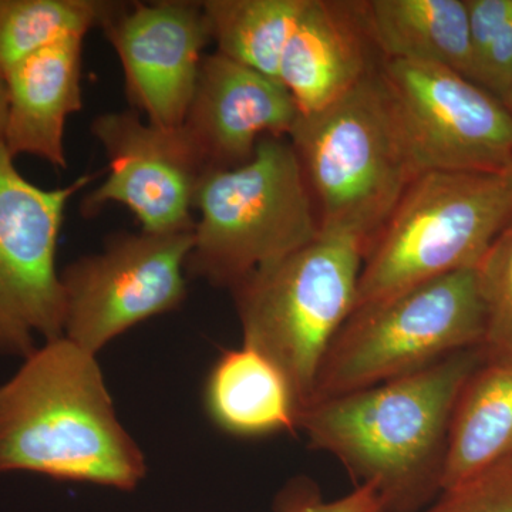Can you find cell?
<instances>
[{"mask_svg": "<svg viewBox=\"0 0 512 512\" xmlns=\"http://www.w3.org/2000/svg\"><path fill=\"white\" fill-rule=\"evenodd\" d=\"M481 353L461 350L413 375L311 403L298 430L356 487L372 485L383 512H420L441 493L451 416Z\"/></svg>", "mask_w": 512, "mask_h": 512, "instance_id": "6da1fadb", "label": "cell"}, {"mask_svg": "<svg viewBox=\"0 0 512 512\" xmlns=\"http://www.w3.org/2000/svg\"><path fill=\"white\" fill-rule=\"evenodd\" d=\"M131 491L146 457L121 426L97 355L49 340L0 386V473Z\"/></svg>", "mask_w": 512, "mask_h": 512, "instance_id": "7a4b0ae2", "label": "cell"}, {"mask_svg": "<svg viewBox=\"0 0 512 512\" xmlns=\"http://www.w3.org/2000/svg\"><path fill=\"white\" fill-rule=\"evenodd\" d=\"M380 66L335 103L299 114L288 134L320 231L367 245L417 177Z\"/></svg>", "mask_w": 512, "mask_h": 512, "instance_id": "3957f363", "label": "cell"}, {"mask_svg": "<svg viewBox=\"0 0 512 512\" xmlns=\"http://www.w3.org/2000/svg\"><path fill=\"white\" fill-rule=\"evenodd\" d=\"M194 211L185 272L229 291L320 234L315 202L288 137L266 136L248 163L204 174Z\"/></svg>", "mask_w": 512, "mask_h": 512, "instance_id": "277c9868", "label": "cell"}, {"mask_svg": "<svg viewBox=\"0 0 512 512\" xmlns=\"http://www.w3.org/2000/svg\"><path fill=\"white\" fill-rule=\"evenodd\" d=\"M367 244L342 232L318 238L231 289L242 345L274 362L299 414L311 402L323 356L356 305Z\"/></svg>", "mask_w": 512, "mask_h": 512, "instance_id": "5b68a950", "label": "cell"}, {"mask_svg": "<svg viewBox=\"0 0 512 512\" xmlns=\"http://www.w3.org/2000/svg\"><path fill=\"white\" fill-rule=\"evenodd\" d=\"M511 221L508 174L417 175L367 245L355 308L476 268Z\"/></svg>", "mask_w": 512, "mask_h": 512, "instance_id": "8992f818", "label": "cell"}, {"mask_svg": "<svg viewBox=\"0 0 512 512\" xmlns=\"http://www.w3.org/2000/svg\"><path fill=\"white\" fill-rule=\"evenodd\" d=\"M483 342L476 269L431 279L353 309L323 356L309 404L413 375Z\"/></svg>", "mask_w": 512, "mask_h": 512, "instance_id": "52a82bcc", "label": "cell"}, {"mask_svg": "<svg viewBox=\"0 0 512 512\" xmlns=\"http://www.w3.org/2000/svg\"><path fill=\"white\" fill-rule=\"evenodd\" d=\"M13 160L0 144V356L25 359L37 338L64 336L57 241L70 198L99 174L43 188L26 180Z\"/></svg>", "mask_w": 512, "mask_h": 512, "instance_id": "ba28073f", "label": "cell"}, {"mask_svg": "<svg viewBox=\"0 0 512 512\" xmlns=\"http://www.w3.org/2000/svg\"><path fill=\"white\" fill-rule=\"evenodd\" d=\"M380 74L417 175L510 173L512 114L503 101L434 64L389 60Z\"/></svg>", "mask_w": 512, "mask_h": 512, "instance_id": "9c48e42d", "label": "cell"}, {"mask_svg": "<svg viewBox=\"0 0 512 512\" xmlns=\"http://www.w3.org/2000/svg\"><path fill=\"white\" fill-rule=\"evenodd\" d=\"M194 235H113L99 254L60 272L64 336L97 355L144 320L180 308L187 296V265Z\"/></svg>", "mask_w": 512, "mask_h": 512, "instance_id": "30bf717a", "label": "cell"}, {"mask_svg": "<svg viewBox=\"0 0 512 512\" xmlns=\"http://www.w3.org/2000/svg\"><path fill=\"white\" fill-rule=\"evenodd\" d=\"M90 131L106 151L109 174L84 198V217L120 204L148 234L194 231L195 192L207 170L183 126H156L130 110L101 114Z\"/></svg>", "mask_w": 512, "mask_h": 512, "instance_id": "8fae6325", "label": "cell"}, {"mask_svg": "<svg viewBox=\"0 0 512 512\" xmlns=\"http://www.w3.org/2000/svg\"><path fill=\"white\" fill-rule=\"evenodd\" d=\"M101 29L119 56L134 110L156 126H183L212 42L202 2H117Z\"/></svg>", "mask_w": 512, "mask_h": 512, "instance_id": "7c38bea8", "label": "cell"}, {"mask_svg": "<svg viewBox=\"0 0 512 512\" xmlns=\"http://www.w3.org/2000/svg\"><path fill=\"white\" fill-rule=\"evenodd\" d=\"M298 117L278 80L215 52L202 60L183 128L208 173L248 163L262 138L288 137Z\"/></svg>", "mask_w": 512, "mask_h": 512, "instance_id": "4fadbf2b", "label": "cell"}, {"mask_svg": "<svg viewBox=\"0 0 512 512\" xmlns=\"http://www.w3.org/2000/svg\"><path fill=\"white\" fill-rule=\"evenodd\" d=\"M359 2L308 0L279 64V83L299 114L335 103L376 70Z\"/></svg>", "mask_w": 512, "mask_h": 512, "instance_id": "5bb4252c", "label": "cell"}, {"mask_svg": "<svg viewBox=\"0 0 512 512\" xmlns=\"http://www.w3.org/2000/svg\"><path fill=\"white\" fill-rule=\"evenodd\" d=\"M82 50V37H70L6 73L9 111L3 144L13 158L26 154L67 168L66 121L83 107Z\"/></svg>", "mask_w": 512, "mask_h": 512, "instance_id": "9a60e30c", "label": "cell"}, {"mask_svg": "<svg viewBox=\"0 0 512 512\" xmlns=\"http://www.w3.org/2000/svg\"><path fill=\"white\" fill-rule=\"evenodd\" d=\"M359 8L383 62L434 64L471 80L466 0H365Z\"/></svg>", "mask_w": 512, "mask_h": 512, "instance_id": "2e32d148", "label": "cell"}, {"mask_svg": "<svg viewBox=\"0 0 512 512\" xmlns=\"http://www.w3.org/2000/svg\"><path fill=\"white\" fill-rule=\"evenodd\" d=\"M211 420L232 436L254 439L298 430L299 404L282 370L258 350H225L204 390Z\"/></svg>", "mask_w": 512, "mask_h": 512, "instance_id": "e0dca14e", "label": "cell"}, {"mask_svg": "<svg viewBox=\"0 0 512 512\" xmlns=\"http://www.w3.org/2000/svg\"><path fill=\"white\" fill-rule=\"evenodd\" d=\"M488 360L468 377L454 406L441 491L512 456V360Z\"/></svg>", "mask_w": 512, "mask_h": 512, "instance_id": "ac0fdd59", "label": "cell"}, {"mask_svg": "<svg viewBox=\"0 0 512 512\" xmlns=\"http://www.w3.org/2000/svg\"><path fill=\"white\" fill-rule=\"evenodd\" d=\"M308 0H205L217 53L278 80L289 37Z\"/></svg>", "mask_w": 512, "mask_h": 512, "instance_id": "d6986e66", "label": "cell"}, {"mask_svg": "<svg viewBox=\"0 0 512 512\" xmlns=\"http://www.w3.org/2000/svg\"><path fill=\"white\" fill-rule=\"evenodd\" d=\"M117 2L104 0H0V70L57 42L101 28Z\"/></svg>", "mask_w": 512, "mask_h": 512, "instance_id": "ffe728a7", "label": "cell"}, {"mask_svg": "<svg viewBox=\"0 0 512 512\" xmlns=\"http://www.w3.org/2000/svg\"><path fill=\"white\" fill-rule=\"evenodd\" d=\"M471 82L503 99L512 83V0H466Z\"/></svg>", "mask_w": 512, "mask_h": 512, "instance_id": "44dd1931", "label": "cell"}, {"mask_svg": "<svg viewBox=\"0 0 512 512\" xmlns=\"http://www.w3.org/2000/svg\"><path fill=\"white\" fill-rule=\"evenodd\" d=\"M487 357L512 360V221L476 266Z\"/></svg>", "mask_w": 512, "mask_h": 512, "instance_id": "7402d4cb", "label": "cell"}, {"mask_svg": "<svg viewBox=\"0 0 512 512\" xmlns=\"http://www.w3.org/2000/svg\"><path fill=\"white\" fill-rule=\"evenodd\" d=\"M420 512H512V456L441 491Z\"/></svg>", "mask_w": 512, "mask_h": 512, "instance_id": "603a6c76", "label": "cell"}, {"mask_svg": "<svg viewBox=\"0 0 512 512\" xmlns=\"http://www.w3.org/2000/svg\"><path fill=\"white\" fill-rule=\"evenodd\" d=\"M275 512H383V503L372 485H357L345 497L325 501L315 484L298 478L276 497Z\"/></svg>", "mask_w": 512, "mask_h": 512, "instance_id": "cb8c5ba5", "label": "cell"}, {"mask_svg": "<svg viewBox=\"0 0 512 512\" xmlns=\"http://www.w3.org/2000/svg\"><path fill=\"white\" fill-rule=\"evenodd\" d=\"M9 93L5 74L0 70V144L5 141L6 124H8Z\"/></svg>", "mask_w": 512, "mask_h": 512, "instance_id": "d4e9b609", "label": "cell"}, {"mask_svg": "<svg viewBox=\"0 0 512 512\" xmlns=\"http://www.w3.org/2000/svg\"><path fill=\"white\" fill-rule=\"evenodd\" d=\"M501 101H503L504 106L507 107V109L510 110L512 114V83L510 89L507 90V93L504 94V97L501 99Z\"/></svg>", "mask_w": 512, "mask_h": 512, "instance_id": "484cf974", "label": "cell"}, {"mask_svg": "<svg viewBox=\"0 0 512 512\" xmlns=\"http://www.w3.org/2000/svg\"><path fill=\"white\" fill-rule=\"evenodd\" d=\"M508 177H510V181H511V184H512V167H511L510 173H508Z\"/></svg>", "mask_w": 512, "mask_h": 512, "instance_id": "4316f807", "label": "cell"}]
</instances>
